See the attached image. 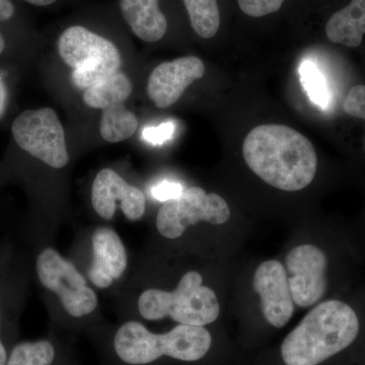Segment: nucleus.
<instances>
[{
  "label": "nucleus",
  "instance_id": "1",
  "mask_svg": "<svg viewBox=\"0 0 365 365\" xmlns=\"http://www.w3.org/2000/svg\"><path fill=\"white\" fill-rule=\"evenodd\" d=\"M242 155L254 174L282 191L306 188L318 168L313 143L299 131L281 124L252 129L242 143Z\"/></svg>",
  "mask_w": 365,
  "mask_h": 365
},
{
  "label": "nucleus",
  "instance_id": "2",
  "mask_svg": "<svg viewBox=\"0 0 365 365\" xmlns=\"http://www.w3.org/2000/svg\"><path fill=\"white\" fill-rule=\"evenodd\" d=\"M359 317L340 300L322 302L302 319L278 348V365H325L354 344Z\"/></svg>",
  "mask_w": 365,
  "mask_h": 365
},
{
  "label": "nucleus",
  "instance_id": "3",
  "mask_svg": "<svg viewBox=\"0 0 365 365\" xmlns=\"http://www.w3.org/2000/svg\"><path fill=\"white\" fill-rule=\"evenodd\" d=\"M115 351L125 364H153L163 356L182 362H198L213 347V337L205 327L178 325L170 332L151 333L143 324L128 322L120 327L114 339Z\"/></svg>",
  "mask_w": 365,
  "mask_h": 365
},
{
  "label": "nucleus",
  "instance_id": "4",
  "mask_svg": "<svg viewBox=\"0 0 365 365\" xmlns=\"http://www.w3.org/2000/svg\"><path fill=\"white\" fill-rule=\"evenodd\" d=\"M139 313L148 321L172 319L181 325L205 327L220 317V307L212 289L203 285L197 271L182 276L174 292L148 289L138 299Z\"/></svg>",
  "mask_w": 365,
  "mask_h": 365
},
{
  "label": "nucleus",
  "instance_id": "5",
  "mask_svg": "<svg viewBox=\"0 0 365 365\" xmlns=\"http://www.w3.org/2000/svg\"><path fill=\"white\" fill-rule=\"evenodd\" d=\"M58 52L73 69L71 81L78 90H86L119 71L121 54L111 41L81 26L66 29L60 35Z\"/></svg>",
  "mask_w": 365,
  "mask_h": 365
},
{
  "label": "nucleus",
  "instance_id": "6",
  "mask_svg": "<svg viewBox=\"0 0 365 365\" xmlns=\"http://www.w3.org/2000/svg\"><path fill=\"white\" fill-rule=\"evenodd\" d=\"M11 133L19 148L53 168L61 169L69 162L66 133L54 110H26L14 119Z\"/></svg>",
  "mask_w": 365,
  "mask_h": 365
},
{
  "label": "nucleus",
  "instance_id": "7",
  "mask_svg": "<svg viewBox=\"0 0 365 365\" xmlns=\"http://www.w3.org/2000/svg\"><path fill=\"white\" fill-rule=\"evenodd\" d=\"M230 210L227 201L215 193H206L200 187H191L178 198L163 202L158 210V232L167 239L181 237L190 225L209 222L220 225L227 222Z\"/></svg>",
  "mask_w": 365,
  "mask_h": 365
},
{
  "label": "nucleus",
  "instance_id": "8",
  "mask_svg": "<svg viewBox=\"0 0 365 365\" xmlns=\"http://www.w3.org/2000/svg\"><path fill=\"white\" fill-rule=\"evenodd\" d=\"M36 271L41 284L59 297L72 317L86 316L98 307V297L86 285L83 276L53 248L41 251L36 259Z\"/></svg>",
  "mask_w": 365,
  "mask_h": 365
},
{
  "label": "nucleus",
  "instance_id": "9",
  "mask_svg": "<svg viewBox=\"0 0 365 365\" xmlns=\"http://www.w3.org/2000/svg\"><path fill=\"white\" fill-rule=\"evenodd\" d=\"M326 254L314 245H302L285 259L292 299L299 307H309L322 299L327 290Z\"/></svg>",
  "mask_w": 365,
  "mask_h": 365
},
{
  "label": "nucleus",
  "instance_id": "10",
  "mask_svg": "<svg viewBox=\"0 0 365 365\" xmlns=\"http://www.w3.org/2000/svg\"><path fill=\"white\" fill-rule=\"evenodd\" d=\"M253 288L260 297L262 314L273 328L287 326L294 312L287 270L279 261L263 262L254 274Z\"/></svg>",
  "mask_w": 365,
  "mask_h": 365
},
{
  "label": "nucleus",
  "instance_id": "11",
  "mask_svg": "<svg viewBox=\"0 0 365 365\" xmlns=\"http://www.w3.org/2000/svg\"><path fill=\"white\" fill-rule=\"evenodd\" d=\"M119 201L129 220H138L145 212V196L137 187L128 184L115 170L104 169L98 173L91 188V204L101 217H114Z\"/></svg>",
  "mask_w": 365,
  "mask_h": 365
},
{
  "label": "nucleus",
  "instance_id": "12",
  "mask_svg": "<svg viewBox=\"0 0 365 365\" xmlns=\"http://www.w3.org/2000/svg\"><path fill=\"white\" fill-rule=\"evenodd\" d=\"M205 66L195 56L181 57L163 62L155 67L148 78V97L158 108H169L177 103L184 91L197 79L203 78Z\"/></svg>",
  "mask_w": 365,
  "mask_h": 365
},
{
  "label": "nucleus",
  "instance_id": "13",
  "mask_svg": "<svg viewBox=\"0 0 365 365\" xmlns=\"http://www.w3.org/2000/svg\"><path fill=\"white\" fill-rule=\"evenodd\" d=\"M93 261L88 269V278L98 288L111 287L127 268L128 258L121 239L115 230L100 227L93 232Z\"/></svg>",
  "mask_w": 365,
  "mask_h": 365
},
{
  "label": "nucleus",
  "instance_id": "14",
  "mask_svg": "<svg viewBox=\"0 0 365 365\" xmlns=\"http://www.w3.org/2000/svg\"><path fill=\"white\" fill-rule=\"evenodd\" d=\"M125 21L139 39L145 42L162 40L168 21L158 7V0H119Z\"/></svg>",
  "mask_w": 365,
  "mask_h": 365
},
{
  "label": "nucleus",
  "instance_id": "15",
  "mask_svg": "<svg viewBox=\"0 0 365 365\" xmlns=\"http://www.w3.org/2000/svg\"><path fill=\"white\" fill-rule=\"evenodd\" d=\"M328 39L333 43L357 47L365 34V0H351L344 9L331 16L326 26Z\"/></svg>",
  "mask_w": 365,
  "mask_h": 365
},
{
  "label": "nucleus",
  "instance_id": "16",
  "mask_svg": "<svg viewBox=\"0 0 365 365\" xmlns=\"http://www.w3.org/2000/svg\"><path fill=\"white\" fill-rule=\"evenodd\" d=\"M132 93V83L126 74L116 72L86 88L83 102L93 109L105 110L112 106L124 104Z\"/></svg>",
  "mask_w": 365,
  "mask_h": 365
},
{
  "label": "nucleus",
  "instance_id": "17",
  "mask_svg": "<svg viewBox=\"0 0 365 365\" xmlns=\"http://www.w3.org/2000/svg\"><path fill=\"white\" fill-rule=\"evenodd\" d=\"M138 127L135 115L126 109L124 104H118L103 110L101 120V135L108 143H117L130 138Z\"/></svg>",
  "mask_w": 365,
  "mask_h": 365
},
{
  "label": "nucleus",
  "instance_id": "18",
  "mask_svg": "<svg viewBox=\"0 0 365 365\" xmlns=\"http://www.w3.org/2000/svg\"><path fill=\"white\" fill-rule=\"evenodd\" d=\"M192 28L204 39H211L220 30V13L217 0H182Z\"/></svg>",
  "mask_w": 365,
  "mask_h": 365
},
{
  "label": "nucleus",
  "instance_id": "19",
  "mask_svg": "<svg viewBox=\"0 0 365 365\" xmlns=\"http://www.w3.org/2000/svg\"><path fill=\"white\" fill-rule=\"evenodd\" d=\"M55 350L49 341L23 342L16 345L6 365H51Z\"/></svg>",
  "mask_w": 365,
  "mask_h": 365
},
{
  "label": "nucleus",
  "instance_id": "20",
  "mask_svg": "<svg viewBox=\"0 0 365 365\" xmlns=\"http://www.w3.org/2000/svg\"><path fill=\"white\" fill-rule=\"evenodd\" d=\"M302 85L306 90L309 100L321 109L325 110L330 104V91L325 76L319 67L311 60H304L299 67Z\"/></svg>",
  "mask_w": 365,
  "mask_h": 365
},
{
  "label": "nucleus",
  "instance_id": "21",
  "mask_svg": "<svg viewBox=\"0 0 365 365\" xmlns=\"http://www.w3.org/2000/svg\"><path fill=\"white\" fill-rule=\"evenodd\" d=\"M285 0H237L242 13L261 18L279 11Z\"/></svg>",
  "mask_w": 365,
  "mask_h": 365
},
{
  "label": "nucleus",
  "instance_id": "22",
  "mask_svg": "<svg viewBox=\"0 0 365 365\" xmlns=\"http://www.w3.org/2000/svg\"><path fill=\"white\" fill-rule=\"evenodd\" d=\"M344 111L352 117L365 120V86H355L343 103Z\"/></svg>",
  "mask_w": 365,
  "mask_h": 365
},
{
  "label": "nucleus",
  "instance_id": "23",
  "mask_svg": "<svg viewBox=\"0 0 365 365\" xmlns=\"http://www.w3.org/2000/svg\"><path fill=\"white\" fill-rule=\"evenodd\" d=\"M175 131V125L167 122L157 127H148L144 129L143 137L144 140L151 144H162L172 138Z\"/></svg>",
  "mask_w": 365,
  "mask_h": 365
},
{
  "label": "nucleus",
  "instance_id": "24",
  "mask_svg": "<svg viewBox=\"0 0 365 365\" xmlns=\"http://www.w3.org/2000/svg\"><path fill=\"white\" fill-rule=\"evenodd\" d=\"M182 193V186L177 182H163L153 189V196L157 200L163 201V202L178 198Z\"/></svg>",
  "mask_w": 365,
  "mask_h": 365
},
{
  "label": "nucleus",
  "instance_id": "25",
  "mask_svg": "<svg viewBox=\"0 0 365 365\" xmlns=\"http://www.w3.org/2000/svg\"><path fill=\"white\" fill-rule=\"evenodd\" d=\"M14 14V7L9 0H0V21L9 20Z\"/></svg>",
  "mask_w": 365,
  "mask_h": 365
},
{
  "label": "nucleus",
  "instance_id": "26",
  "mask_svg": "<svg viewBox=\"0 0 365 365\" xmlns=\"http://www.w3.org/2000/svg\"><path fill=\"white\" fill-rule=\"evenodd\" d=\"M7 100H9V95H7L6 85L1 74H0V119L6 113Z\"/></svg>",
  "mask_w": 365,
  "mask_h": 365
},
{
  "label": "nucleus",
  "instance_id": "27",
  "mask_svg": "<svg viewBox=\"0 0 365 365\" xmlns=\"http://www.w3.org/2000/svg\"><path fill=\"white\" fill-rule=\"evenodd\" d=\"M1 326H2V307L0 304V365H6L7 361V352L4 341L1 339Z\"/></svg>",
  "mask_w": 365,
  "mask_h": 365
},
{
  "label": "nucleus",
  "instance_id": "28",
  "mask_svg": "<svg viewBox=\"0 0 365 365\" xmlns=\"http://www.w3.org/2000/svg\"><path fill=\"white\" fill-rule=\"evenodd\" d=\"M26 1L30 2L34 6H46L54 4L56 0H26Z\"/></svg>",
  "mask_w": 365,
  "mask_h": 365
},
{
  "label": "nucleus",
  "instance_id": "29",
  "mask_svg": "<svg viewBox=\"0 0 365 365\" xmlns=\"http://www.w3.org/2000/svg\"><path fill=\"white\" fill-rule=\"evenodd\" d=\"M6 49V41H4V36L0 33V55L2 54V52Z\"/></svg>",
  "mask_w": 365,
  "mask_h": 365
}]
</instances>
